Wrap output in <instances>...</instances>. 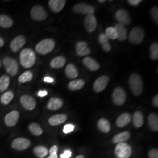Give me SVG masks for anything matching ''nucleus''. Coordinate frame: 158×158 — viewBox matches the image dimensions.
<instances>
[{
  "instance_id": "nucleus-1",
  "label": "nucleus",
  "mask_w": 158,
  "mask_h": 158,
  "mask_svg": "<svg viewBox=\"0 0 158 158\" xmlns=\"http://www.w3.org/2000/svg\"><path fill=\"white\" fill-rule=\"evenodd\" d=\"M19 60L23 68H31L34 66L36 61V55L32 49H24L21 52Z\"/></svg>"
},
{
  "instance_id": "nucleus-2",
  "label": "nucleus",
  "mask_w": 158,
  "mask_h": 158,
  "mask_svg": "<svg viewBox=\"0 0 158 158\" xmlns=\"http://www.w3.org/2000/svg\"><path fill=\"white\" fill-rule=\"evenodd\" d=\"M130 89L135 96H140L143 91V81L139 74L134 73L129 78Z\"/></svg>"
},
{
  "instance_id": "nucleus-3",
  "label": "nucleus",
  "mask_w": 158,
  "mask_h": 158,
  "mask_svg": "<svg viewBox=\"0 0 158 158\" xmlns=\"http://www.w3.org/2000/svg\"><path fill=\"white\" fill-rule=\"evenodd\" d=\"M55 46V42L52 39L47 38L42 40L36 46V51L40 55H46L53 51Z\"/></svg>"
},
{
  "instance_id": "nucleus-4",
  "label": "nucleus",
  "mask_w": 158,
  "mask_h": 158,
  "mask_svg": "<svg viewBox=\"0 0 158 158\" xmlns=\"http://www.w3.org/2000/svg\"><path fill=\"white\" fill-rule=\"evenodd\" d=\"M145 33L140 27H135L131 29L129 34V40L134 45H139L144 40Z\"/></svg>"
},
{
  "instance_id": "nucleus-5",
  "label": "nucleus",
  "mask_w": 158,
  "mask_h": 158,
  "mask_svg": "<svg viewBox=\"0 0 158 158\" xmlns=\"http://www.w3.org/2000/svg\"><path fill=\"white\" fill-rule=\"evenodd\" d=\"M115 154L117 158H129L132 154V148L127 143H119L115 147Z\"/></svg>"
},
{
  "instance_id": "nucleus-6",
  "label": "nucleus",
  "mask_w": 158,
  "mask_h": 158,
  "mask_svg": "<svg viewBox=\"0 0 158 158\" xmlns=\"http://www.w3.org/2000/svg\"><path fill=\"white\" fill-rule=\"evenodd\" d=\"M4 66L8 73L11 76H15L18 72V64L17 61L10 57H6L2 60Z\"/></svg>"
},
{
  "instance_id": "nucleus-7",
  "label": "nucleus",
  "mask_w": 158,
  "mask_h": 158,
  "mask_svg": "<svg viewBox=\"0 0 158 158\" xmlns=\"http://www.w3.org/2000/svg\"><path fill=\"white\" fill-rule=\"evenodd\" d=\"M31 15L34 20L37 21H44L48 17V14L44 8L39 5L32 7L31 11Z\"/></svg>"
},
{
  "instance_id": "nucleus-8",
  "label": "nucleus",
  "mask_w": 158,
  "mask_h": 158,
  "mask_svg": "<svg viewBox=\"0 0 158 158\" xmlns=\"http://www.w3.org/2000/svg\"><path fill=\"white\" fill-rule=\"evenodd\" d=\"M114 103L117 106H121L124 104L127 99V94L123 89L121 87H117L114 90L112 94Z\"/></svg>"
},
{
  "instance_id": "nucleus-9",
  "label": "nucleus",
  "mask_w": 158,
  "mask_h": 158,
  "mask_svg": "<svg viewBox=\"0 0 158 158\" xmlns=\"http://www.w3.org/2000/svg\"><path fill=\"white\" fill-rule=\"evenodd\" d=\"M73 11L76 14L87 15L89 14H93L95 12V9L90 4L86 3H79L74 6Z\"/></svg>"
},
{
  "instance_id": "nucleus-10",
  "label": "nucleus",
  "mask_w": 158,
  "mask_h": 158,
  "mask_svg": "<svg viewBox=\"0 0 158 158\" xmlns=\"http://www.w3.org/2000/svg\"><path fill=\"white\" fill-rule=\"evenodd\" d=\"M31 142L25 138H18L12 142V147L17 151H23L31 146Z\"/></svg>"
},
{
  "instance_id": "nucleus-11",
  "label": "nucleus",
  "mask_w": 158,
  "mask_h": 158,
  "mask_svg": "<svg viewBox=\"0 0 158 158\" xmlns=\"http://www.w3.org/2000/svg\"><path fill=\"white\" fill-rule=\"evenodd\" d=\"M20 102L23 107L29 111L33 110L36 106V100L33 97L29 95L21 96L20 98Z\"/></svg>"
},
{
  "instance_id": "nucleus-12",
  "label": "nucleus",
  "mask_w": 158,
  "mask_h": 158,
  "mask_svg": "<svg viewBox=\"0 0 158 158\" xmlns=\"http://www.w3.org/2000/svg\"><path fill=\"white\" fill-rule=\"evenodd\" d=\"M109 77L107 76H102L96 80L93 84V90L96 93H100L107 86Z\"/></svg>"
},
{
  "instance_id": "nucleus-13",
  "label": "nucleus",
  "mask_w": 158,
  "mask_h": 158,
  "mask_svg": "<svg viewBox=\"0 0 158 158\" xmlns=\"http://www.w3.org/2000/svg\"><path fill=\"white\" fill-rule=\"evenodd\" d=\"M84 23L85 28L88 32H93L96 29L97 24L96 17L93 14L86 15V17H85Z\"/></svg>"
},
{
  "instance_id": "nucleus-14",
  "label": "nucleus",
  "mask_w": 158,
  "mask_h": 158,
  "mask_svg": "<svg viewBox=\"0 0 158 158\" xmlns=\"http://www.w3.org/2000/svg\"><path fill=\"white\" fill-rule=\"evenodd\" d=\"M76 53L79 56H85L91 53L90 49L89 48L87 43L85 41H79L75 46Z\"/></svg>"
},
{
  "instance_id": "nucleus-15",
  "label": "nucleus",
  "mask_w": 158,
  "mask_h": 158,
  "mask_svg": "<svg viewBox=\"0 0 158 158\" xmlns=\"http://www.w3.org/2000/svg\"><path fill=\"white\" fill-rule=\"evenodd\" d=\"M115 18L119 23L129 25L131 23V18L127 11L124 9H119L115 14Z\"/></svg>"
},
{
  "instance_id": "nucleus-16",
  "label": "nucleus",
  "mask_w": 158,
  "mask_h": 158,
  "mask_svg": "<svg viewBox=\"0 0 158 158\" xmlns=\"http://www.w3.org/2000/svg\"><path fill=\"white\" fill-rule=\"evenodd\" d=\"M26 43V39L23 35H19L12 40L10 44V48L14 52L19 51Z\"/></svg>"
},
{
  "instance_id": "nucleus-17",
  "label": "nucleus",
  "mask_w": 158,
  "mask_h": 158,
  "mask_svg": "<svg viewBox=\"0 0 158 158\" xmlns=\"http://www.w3.org/2000/svg\"><path fill=\"white\" fill-rule=\"evenodd\" d=\"M19 118V113L17 111H12L6 114L4 122L8 127H14L17 124Z\"/></svg>"
},
{
  "instance_id": "nucleus-18",
  "label": "nucleus",
  "mask_w": 158,
  "mask_h": 158,
  "mask_svg": "<svg viewBox=\"0 0 158 158\" xmlns=\"http://www.w3.org/2000/svg\"><path fill=\"white\" fill-rule=\"evenodd\" d=\"M66 1L65 0H50L48 4L51 10L55 13H58L62 11Z\"/></svg>"
},
{
  "instance_id": "nucleus-19",
  "label": "nucleus",
  "mask_w": 158,
  "mask_h": 158,
  "mask_svg": "<svg viewBox=\"0 0 158 158\" xmlns=\"http://www.w3.org/2000/svg\"><path fill=\"white\" fill-rule=\"evenodd\" d=\"M63 102L60 98L53 97L50 98L47 104V108L52 111H56L62 107Z\"/></svg>"
},
{
  "instance_id": "nucleus-20",
  "label": "nucleus",
  "mask_w": 158,
  "mask_h": 158,
  "mask_svg": "<svg viewBox=\"0 0 158 158\" xmlns=\"http://www.w3.org/2000/svg\"><path fill=\"white\" fill-rule=\"evenodd\" d=\"M83 63L91 71H97L100 68L99 63L90 57H85L83 60Z\"/></svg>"
},
{
  "instance_id": "nucleus-21",
  "label": "nucleus",
  "mask_w": 158,
  "mask_h": 158,
  "mask_svg": "<svg viewBox=\"0 0 158 158\" xmlns=\"http://www.w3.org/2000/svg\"><path fill=\"white\" fill-rule=\"evenodd\" d=\"M67 118L68 117L64 114H56L51 117L49 119V123L52 126H56L62 124L63 123H64L66 121Z\"/></svg>"
},
{
  "instance_id": "nucleus-22",
  "label": "nucleus",
  "mask_w": 158,
  "mask_h": 158,
  "mask_svg": "<svg viewBox=\"0 0 158 158\" xmlns=\"http://www.w3.org/2000/svg\"><path fill=\"white\" fill-rule=\"evenodd\" d=\"M114 28L115 29L117 34V39L123 42L127 40V29L125 28L124 25L118 23V24H117L115 25V27H114Z\"/></svg>"
},
{
  "instance_id": "nucleus-23",
  "label": "nucleus",
  "mask_w": 158,
  "mask_h": 158,
  "mask_svg": "<svg viewBox=\"0 0 158 158\" xmlns=\"http://www.w3.org/2000/svg\"><path fill=\"white\" fill-rule=\"evenodd\" d=\"M132 119L129 113H124L121 114L116 121V125L118 127L121 128L128 124Z\"/></svg>"
},
{
  "instance_id": "nucleus-24",
  "label": "nucleus",
  "mask_w": 158,
  "mask_h": 158,
  "mask_svg": "<svg viewBox=\"0 0 158 158\" xmlns=\"http://www.w3.org/2000/svg\"><path fill=\"white\" fill-rule=\"evenodd\" d=\"M65 74L69 79H74L79 75L77 69L72 63L68 64L65 69Z\"/></svg>"
},
{
  "instance_id": "nucleus-25",
  "label": "nucleus",
  "mask_w": 158,
  "mask_h": 158,
  "mask_svg": "<svg viewBox=\"0 0 158 158\" xmlns=\"http://www.w3.org/2000/svg\"><path fill=\"white\" fill-rule=\"evenodd\" d=\"M130 137H131V134L130 132L125 131L114 136L113 138V143H123L128 141L130 139Z\"/></svg>"
},
{
  "instance_id": "nucleus-26",
  "label": "nucleus",
  "mask_w": 158,
  "mask_h": 158,
  "mask_svg": "<svg viewBox=\"0 0 158 158\" xmlns=\"http://www.w3.org/2000/svg\"><path fill=\"white\" fill-rule=\"evenodd\" d=\"M133 124L136 128H140L144 123L143 115L141 111H136L132 117Z\"/></svg>"
},
{
  "instance_id": "nucleus-27",
  "label": "nucleus",
  "mask_w": 158,
  "mask_h": 158,
  "mask_svg": "<svg viewBox=\"0 0 158 158\" xmlns=\"http://www.w3.org/2000/svg\"><path fill=\"white\" fill-rule=\"evenodd\" d=\"M148 124L150 129L153 131H158V115L152 113L148 117Z\"/></svg>"
},
{
  "instance_id": "nucleus-28",
  "label": "nucleus",
  "mask_w": 158,
  "mask_h": 158,
  "mask_svg": "<svg viewBox=\"0 0 158 158\" xmlns=\"http://www.w3.org/2000/svg\"><path fill=\"white\" fill-rule=\"evenodd\" d=\"M85 85V80L83 79H76L71 81L69 83L68 88L72 91L79 90L81 89Z\"/></svg>"
},
{
  "instance_id": "nucleus-29",
  "label": "nucleus",
  "mask_w": 158,
  "mask_h": 158,
  "mask_svg": "<svg viewBox=\"0 0 158 158\" xmlns=\"http://www.w3.org/2000/svg\"><path fill=\"white\" fill-rule=\"evenodd\" d=\"M14 24L11 18L6 15H0V27L4 28H11Z\"/></svg>"
},
{
  "instance_id": "nucleus-30",
  "label": "nucleus",
  "mask_w": 158,
  "mask_h": 158,
  "mask_svg": "<svg viewBox=\"0 0 158 158\" xmlns=\"http://www.w3.org/2000/svg\"><path fill=\"white\" fill-rule=\"evenodd\" d=\"M66 62V60L65 57L63 56L56 57L52 60L50 63V66L51 68L55 69L62 68L65 65Z\"/></svg>"
},
{
  "instance_id": "nucleus-31",
  "label": "nucleus",
  "mask_w": 158,
  "mask_h": 158,
  "mask_svg": "<svg viewBox=\"0 0 158 158\" xmlns=\"http://www.w3.org/2000/svg\"><path fill=\"white\" fill-rule=\"evenodd\" d=\"M98 129L104 133H108L110 132L111 127L107 119L105 118L100 119L97 123Z\"/></svg>"
},
{
  "instance_id": "nucleus-32",
  "label": "nucleus",
  "mask_w": 158,
  "mask_h": 158,
  "mask_svg": "<svg viewBox=\"0 0 158 158\" xmlns=\"http://www.w3.org/2000/svg\"><path fill=\"white\" fill-rule=\"evenodd\" d=\"M34 152L38 158H43L48 155V151L45 147L40 145L34 148Z\"/></svg>"
},
{
  "instance_id": "nucleus-33",
  "label": "nucleus",
  "mask_w": 158,
  "mask_h": 158,
  "mask_svg": "<svg viewBox=\"0 0 158 158\" xmlns=\"http://www.w3.org/2000/svg\"><path fill=\"white\" fill-rule=\"evenodd\" d=\"M14 93L11 91H8L4 93L0 97V102L5 105L9 104L14 98Z\"/></svg>"
},
{
  "instance_id": "nucleus-34",
  "label": "nucleus",
  "mask_w": 158,
  "mask_h": 158,
  "mask_svg": "<svg viewBox=\"0 0 158 158\" xmlns=\"http://www.w3.org/2000/svg\"><path fill=\"white\" fill-rule=\"evenodd\" d=\"M10 78L7 75H3L0 77V92H4L8 88Z\"/></svg>"
},
{
  "instance_id": "nucleus-35",
  "label": "nucleus",
  "mask_w": 158,
  "mask_h": 158,
  "mask_svg": "<svg viewBox=\"0 0 158 158\" xmlns=\"http://www.w3.org/2000/svg\"><path fill=\"white\" fill-rule=\"evenodd\" d=\"M150 59L152 60H156L158 59V44L154 42L152 44L149 48Z\"/></svg>"
},
{
  "instance_id": "nucleus-36",
  "label": "nucleus",
  "mask_w": 158,
  "mask_h": 158,
  "mask_svg": "<svg viewBox=\"0 0 158 158\" xmlns=\"http://www.w3.org/2000/svg\"><path fill=\"white\" fill-rule=\"evenodd\" d=\"M29 130L34 135L40 136L43 133V130L41 128V127L37 123H32L29 124Z\"/></svg>"
},
{
  "instance_id": "nucleus-37",
  "label": "nucleus",
  "mask_w": 158,
  "mask_h": 158,
  "mask_svg": "<svg viewBox=\"0 0 158 158\" xmlns=\"http://www.w3.org/2000/svg\"><path fill=\"white\" fill-rule=\"evenodd\" d=\"M32 79L33 73L31 71H26L19 77L18 81L21 83H25L30 81Z\"/></svg>"
},
{
  "instance_id": "nucleus-38",
  "label": "nucleus",
  "mask_w": 158,
  "mask_h": 158,
  "mask_svg": "<svg viewBox=\"0 0 158 158\" xmlns=\"http://www.w3.org/2000/svg\"><path fill=\"white\" fill-rule=\"evenodd\" d=\"M105 34L107 35L108 39L115 40L117 38V34L115 29L114 27H109L106 29Z\"/></svg>"
},
{
  "instance_id": "nucleus-39",
  "label": "nucleus",
  "mask_w": 158,
  "mask_h": 158,
  "mask_svg": "<svg viewBox=\"0 0 158 158\" xmlns=\"http://www.w3.org/2000/svg\"><path fill=\"white\" fill-rule=\"evenodd\" d=\"M151 15L155 21V23L158 25V8L157 6H154L151 10Z\"/></svg>"
},
{
  "instance_id": "nucleus-40",
  "label": "nucleus",
  "mask_w": 158,
  "mask_h": 158,
  "mask_svg": "<svg viewBox=\"0 0 158 158\" xmlns=\"http://www.w3.org/2000/svg\"><path fill=\"white\" fill-rule=\"evenodd\" d=\"M58 151V147L56 145H54L49 150V157L50 158H58L57 153Z\"/></svg>"
},
{
  "instance_id": "nucleus-41",
  "label": "nucleus",
  "mask_w": 158,
  "mask_h": 158,
  "mask_svg": "<svg viewBox=\"0 0 158 158\" xmlns=\"http://www.w3.org/2000/svg\"><path fill=\"white\" fill-rule=\"evenodd\" d=\"M108 40H109V39L105 34H100V36H98V42L102 45L108 43Z\"/></svg>"
},
{
  "instance_id": "nucleus-42",
  "label": "nucleus",
  "mask_w": 158,
  "mask_h": 158,
  "mask_svg": "<svg viewBox=\"0 0 158 158\" xmlns=\"http://www.w3.org/2000/svg\"><path fill=\"white\" fill-rule=\"evenodd\" d=\"M74 129V126L73 125L69 124L64 125L63 131V132L64 134H68V133H70V132H72Z\"/></svg>"
},
{
  "instance_id": "nucleus-43",
  "label": "nucleus",
  "mask_w": 158,
  "mask_h": 158,
  "mask_svg": "<svg viewBox=\"0 0 158 158\" xmlns=\"http://www.w3.org/2000/svg\"><path fill=\"white\" fill-rule=\"evenodd\" d=\"M149 158H158V151L156 149H152L148 153Z\"/></svg>"
},
{
  "instance_id": "nucleus-44",
  "label": "nucleus",
  "mask_w": 158,
  "mask_h": 158,
  "mask_svg": "<svg viewBox=\"0 0 158 158\" xmlns=\"http://www.w3.org/2000/svg\"><path fill=\"white\" fill-rule=\"evenodd\" d=\"M72 156V152L70 150H66L64 153L60 155V158H69Z\"/></svg>"
},
{
  "instance_id": "nucleus-45",
  "label": "nucleus",
  "mask_w": 158,
  "mask_h": 158,
  "mask_svg": "<svg viewBox=\"0 0 158 158\" xmlns=\"http://www.w3.org/2000/svg\"><path fill=\"white\" fill-rule=\"evenodd\" d=\"M141 0H128L127 1L129 4L133 6H138L141 4Z\"/></svg>"
},
{
  "instance_id": "nucleus-46",
  "label": "nucleus",
  "mask_w": 158,
  "mask_h": 158,
  "mask_svg": "<svg viewBox=\"0 0 158 158\" xmlns=\"http://www.w3.org/2000/svg\"><path fill=\"white\" fill-rule=\"evenodd\" d=\"M102 46V49L105 52H109L111 50V45L110 44L109 42H108L106 44H104Z\"/></svg>"
},
{
  "instance_id": "nucleus-47",
  "label": "nucleus",
  "mask_w": 158,
  "mask_h": 158,
  "mask_svg": "<svg viewBox=\"0 0 158 158\" xmlns=\"http://www.w3.org/2000/svg\"><path fill=\"white\" fill-rule=\"evenodd\" d=\"M153 104L155 107H158V95L156 94V96H154L152 99Z\"/></svg>"
},
{
  "instance_id": "nucleus-48",
  "label": "nucleus",
  "mask_w": 158,
  "mask_h": 158,
  "mask_svg": "<svg viewBox=\"0 0 158 158\" xmlns=\"http://www.w3.org/2000/svg\"><path fill=\"white\" fill-rule=\"evenodd\" d=\"M38 94L40 97H45L48 94V92L45 90H40L38 92Z\"/></svg>"
},
{
  "instance_id": "nucleus-49",
  "label": "nucleus",
  "mask_w": 158,
  "mask_h": 158,
  "mask_svg": "<svg viewBox=\"0 0 158 158\" xmlns=\"http://www.w3.org/2000/svg\"><path fill=\"white\" fill-rule=\"evenodd\" d=\"M44 81L46 83H53V79L52 78H51L50 77H45L44 79Z\"/></svg>"
},
{
  "instance_id": "nucleus-50",
  "label": "nucleus",
  "mask_w": 158,
  "mask_h": 158,
  "mask_svg": "<svg viewBox=\"0 0 158 158\" xmlns=\"http://www.w3.org/2000/svg\"><path fill=\"white\" fill-rule=\"evenodd\" d=\"M4 45V40L0 36V48L2 47Z\"/></svg>"
},
{
  "instance_id": "nucleus-51",
  "label": "nucleus",
  "mask_w": 158,
  "mask_h": 158,
  "mask_svg": "<svg viewBox=\"0 0 158 158\" xmlns=\"http://www.w3.org/2000/svg\"><path fill=\"white\" fill-rule=\"evenodd\" d=\"M76 158H85V156H83V155H79V156H77V157Z\"/></svg>"
},
{
  "instance_id": "nucleus-52",
  "label": "nucleus",
  "mask_w": 158,
  "mask_h": 158,
  "mask_svg": "<svg viewBox=\"0 0 158 158\" xmlns=\"http://www.w3.org/2000/svg\"><path fill=\"white\" fill-rule=\"evenodd\" d=\"M98 2H100V3H104V2H105V0H99V1H98Z\"/></svg>"
},
{
  "instance_id": "nucleus-53",
  "label": "nucleus",
  "mask_w": 158,
  "mask_h": 158,
  "mask_svg": "<svg viewBox=\"0 0 158 158\" xmlns=\"http://www.w3.org/2000/svg\"><path fill=\"white\" fill-rule=\"evenodd\" d=\"M0 68H1V62H0Z\"/></svg>"
},
{
  "instance_id": "nucleus-54",
  "label": "nucleus",
  "mask_w": 158,
  "mask_h": 158,
  "mask_svg": "<svg viewBox=\"0 0 158 158\" xmlns=\"http://www.w3.org/2000/svg\"><path fill=\"white\" fill-rule=\"evenodd\" d=\"M50 158V157H49H49H48V158Z\"/></svg>"
}]
</instances>
